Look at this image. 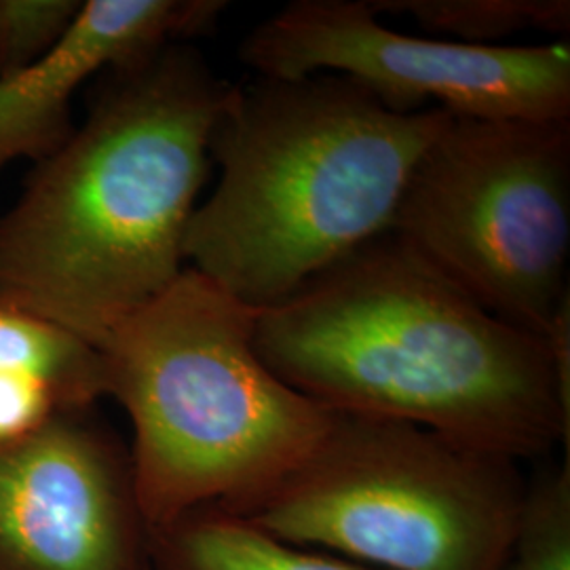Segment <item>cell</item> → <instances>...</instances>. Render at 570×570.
Returning <instances> with one entry per match:
<instances>
[{"label":"cell","mask_w":570,"mask_h":570,"mask_svg":"<svg viewBox=\"0 0 570 570\" xmlns=\"http://www.w3.org/2000/svg\"><path fill=\"white\" fill-rule=\"evenodd\" d=\"M254 346L332 412L429 429L515 463L569 449L570 367L391 233L258 311Z\"/></svg>","instance_id":"1"},{"label":"cell","mask_w":570,"mask_h":570,"mask_svg":"<svg viewBox=\"0 0 570 570\" xmlns=\"http://www.w3.org/2000/svg\"><path fill=\"white\" fill-rule=\"evenodd\" d=\"M106 75L87 121L0 218V301L96 348L183 275L233 87L184 42Z\"/></svg>","instance_id":"2"},{"label":"cell","mask_w":570,"mask_h":570,"mask_svg":"<svg viewBox=\"0 0 570 570\" xmlns=\"http://www.w3.org/2000/svg\"><path fill=\"white\" fill-rule=\"evenodd\" d=\"M449 112H395L341 75L230 87L209 153L220 180L184 258L256 311L279 305L387 235L407 178Z\"/></svg>","instance_id":"3"},{"label":"cell","mask_w":570,"mask_h":570,"mask_svg":"<svg viewBox=\"0 0 570 570\" xmlns=\"http://www.w3.org/2000/svg\"><path fill=\"white\" fill-rule=\"evenodd\" d=\"M258 311L195 268L112 330L106 397L134 429L150 530L188 511L237 510L305 463L332 410L285 385L254 346Z\"/></svg>","instance_id":"4"},{"label":"cell","mask_w":570,"mask_h":570,"mask_svg":"<svg viewBox=\"0 0 570 570\" xmlns=\"http://www.w3.org/2000/svg\"><path fill=\"white\" fill-rule=\"evenodd\" d=\"M524 490L515 461L419 425L334 412L301 468L226 511L374 570H497Z\"/></svg>","instance_id":"5"},{"label":"cell","mask_w":570,"mask_h":570,"mask_svg":"<svg viewBox=\"0 0 570 570\" xmlns=\"http://www.w3.org/2000/svg\"><path fill=\"white\" fill-rule=\"evenodd\" d=\"M389 233L494 317L548 338L570 305V119L450 117Z\"/></svg>","instance_id":"6"},{"label":"cell","mask_w":570,"mask_h":570,"mask_svg":"<svg viewBox=\"0 0 570 570\" xmlns=\"http://www.w3.org/2000/svg\"><path fill=\"white\" fill-rule=\"evenodd\" d=\"M261 79L341 75L395 112L442 108L487 121H569L570 45L480 47L402 35L366 0H296L242 45Z\"/></svg>","instance_id":"7"},{"label":"cell","mask_w":570,"mask_h":570,"mask_svg":"<svg viewBox=\"0 0 570 570\" xmlns=\"http://www.w3.org/2000/svg\"><path fill=\"white\" fill-rule=\"evenodd\" d=\"M0 570H155L131 454L96 407L0 449Z\"/></svg>","instance_id":"8"},{"label":"cell","mask_w":570,"mask_h":570,"mask_svg":"<svg viewBox=\"0 0 570 570\" xmlns=\"http://www.w3.org/2000/svg\"><path fill=\"white\" fill-rule=\"evenodd\" d=\"M223 0H87L41 60L0 81V169L42 161L72 131L70 102L98 72L134 66L167 45L207 35Z\"/></svg>","instance_id":"9"},{"label":"cell","mask_w":570,"mask_h":570,"mask_svg":"<svg viewBox=\"0 0 570 570\" xmlns=\"http://www.w3.org/2000/svg\"><path fill=\"white\" fill-rule=\"evenodd\" d=\"M150 556L155 570H374L287 543L218 505L150 530Z\"/></svg>","instance_id":"10"},{"label":"cell","mask_w":570,"mask_h":570,"mask_svg":"<svg viewBox=\"0 0 570 570\" xmlns=\"http://www.w3.org/2000/svg\"><path fill=\"white\" fill-rule=\"evenodd\" d=\"M0 370L45 381L66 410L96 407L106 397L100 348L41 315L0 301Z\"/></svg>","instance_id":"11"},{"label":"cell","mask_w":570,"mask_h":570,"mask_svg":"<svg viewBox=\"0 0 570 570\" xmlns=\"http://www.w3.org/2000/svg\"><path fill=\"white\" fill-rule=\"evenodd\" d=\"M372 9L412 18L456 42L497 47L524 30L567 35L569 0H370Z\"/></svg>","instance_id":"12"},{"label":"cell","mask_w":570,"mask_h":570,"mask_svg":"<svg viewBox=\"0 0 570 570\" xmlns=\"http://www.w3.org/2000/svg\"><path fill=\"white\" fill-rule=\"evenodd\" d=\"M497 570H570V468L527 482L518 524Z\"/></svg>","instance_id":"13"},{"label":"cell","mask_w":570,"mask_h":570,"mask_svg":"<svg viewBox=\"0 0 570 570\" xmlns=\"http://www.w3.org/2000/svg\"><path fill=\"white\" fill-rule=\"evenodd\" d=\"M81 4V0H0V81L51 51Z\"/></svg>","instance_id":"14"},{"label":"cell","mask_w":570,"mask_h":570,"mask_svg":"<svg viewBox=\"0 0 570 570\" xmlns=\"http://www.w3.org/2000/svg\"><path fill=\"white\" fill-rule=\"evenodd\" d=\"M61 410L56 391L41 379L0 370V449L28 440Z\"/></svg>","instance_id":"15"}]
</instances>
